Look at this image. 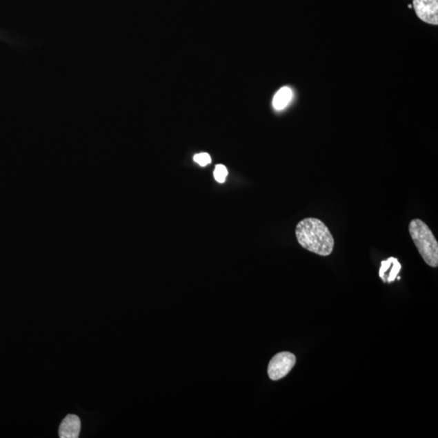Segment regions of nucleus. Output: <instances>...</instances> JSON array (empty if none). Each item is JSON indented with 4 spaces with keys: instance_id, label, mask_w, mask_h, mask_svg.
<instances>
[{
    "instance_id": "7",
    "label": "nucleus",
    "mask_w": 438,
    "mask_h": 438,
    "mask_svg": "<svg viewBox=\"0 0 438 438\" xmlns=\"http://www.w3.org/2000/svg\"><path fill=\"white\" fill-rule=\"evenodd\" d=\"M293 92L290 88L285 86L277 92L273 99V107L277 110H282L287 108L292 101Z\"/></svg>"
},
{
    "instance_id": "5",
    "label": "nucleus",
    "mask_w": 438,
    "mask_h": 438,
    "mask_svg": "<svg viewBox=\"0 0 438 438\" xmlns=\"http://www.w3.org/2000/svg\"><path fill=\"white\" fill-rule=\"evenodd\" d=\"M80 431L79 417L76 415H68L59 426V435L61 438H77L79 437Z\"/></svg>"
},
{
    "instance_id": "9",
    "label": "nucleus",
    "mask_w": 438,
    "mask_h": 438,
    "mask_svg": "<svg viewBox=\"0 0 438 438\" xmlns=\"http://www.w3.org/2000/svg\"><path fill=\"white\" fill-rule=\"evenodd\" d=\"M195 161L197 163L201 166V167H206V166L211 163V158L209 154L201 153L195 156Z\"/></svg>"
},
{
    "instance_id": "8",
    "label": "nucleus",
    "mask_w": 438,
    "mask_h": 438,
    "mask_svg": "<svg viewBox=\"0 0 438 438\" xmlns=\"http://www.w3.org/2000/svg\"><path fill=\"white\" fill-rule=\"evenodd\" d=\"M228 169L223 165H217L214 175L217 181L219 183H224L226 178L228 177Z\"/></svg>"
},
{
    "instance_id": "2",
    "label": "nucleus",
    "mask_w": 438,
    "mask_h": 438,
    "mask_svg": "<svg viewBox=\"0 0 438 438\" xmlns=\"http://www.w3.org/2000/svg\"><path fill=\"white\" fill-rule=\"evenodd\" d=\"M409 232L419 255L426 264L438 266V243L428 226L421 219H415L409 224Z\"/></svg>"
},
{
    "instance_id": "1",
    "label": "nucleus",
    "mask_w": 438,
    "mask_h": 438,
    "mask_svg": "<svg viewBox=\"0 0 438 438\" xmlns=\"http://www.w3.org/2000/svg\"><path fill=\"white\" fill-rule=\"evenodd\" d=\"M297 241L301 246L316 255L327 257L334 250L335 239L327 226L321 220L306 218L296 228Z\"/></svg>"
},
{
    "instance_id": "6",
    "label": "nucleus",
    "mask_w": 438,
    "mask_h": 438,
    "mask_svg": "<svg viewBox=\"0 0 438 438\" xmlns=\"http://www.w3.org/2000/svg\"><path fill=\"white\" fill-rule=\"evenodd\" d=\"M402 268L397 258L390 257L381 263L379 270L380 278L384 283H392L397 278V276Z\"/></svg>"
},
{
    "instance_id": "10",
    "label": "nucleus",
    "mask_w": 438,
    "mask_h": 438,
    "mask_svg": "<svg viewBox=\"0 0 438 438\" xmlns=\"http://www.w3.org/2000/svg\"><path fill=\"white\" fill-rule=\"evenodd\" d=\"M408 8H412V4H410V6H408Z\"/></svg>"
},
{
    "instance_id": "4",
    "label": "nucleus",
    "mask_w": 438,
    "mask_h": 438,
    "mask_svg": "<svg viewBox=\"0 0 438 438\" xmlns=\"http://www.w3.org/2000/svg\"><path fill=\"white\" fill-rule=\"evenodd\" d=\"M412 7L419 19L430 25H438V0H413Z\"/></svg>"
},
{
    "instance_id": "3",
    "label": "nucleus",
    "mask_w": 438,
    "mask_h": 438,
    "mask_svg": "<svg viewBox=\"0 0 438 438\" xmlns=\"http://www.w3.org/2000/svg\"><path fill=\"white\" fill-rule=\"evenodd\" d=\"M295 355L288 352L277 354L272 358L268 366V375L271 380L278 381L287 376L296 364Z\"/></svg>"
}]
</instances>
